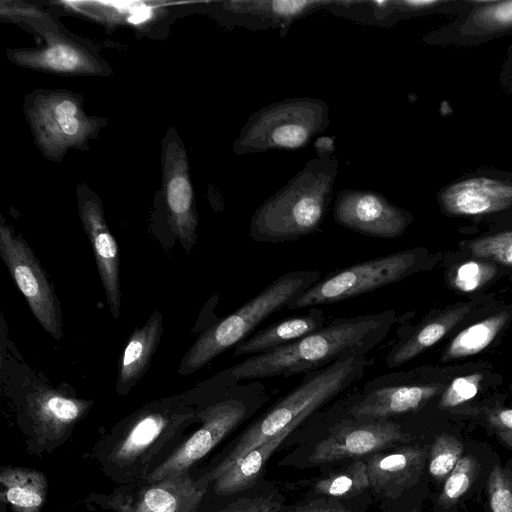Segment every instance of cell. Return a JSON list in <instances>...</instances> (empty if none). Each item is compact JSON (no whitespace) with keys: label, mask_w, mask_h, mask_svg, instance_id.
<instances>
[{"label":"cell","mask_w":512,"mask_h":512,"mask_svg":"<svg viewBox=\"0 0 512 512\" xmlns=\"http://www.w3.org/2000/svg\"><path fill=\"white\" fill-rule=\"evenodd\" d=\"M395 321L393 310L336 317L320 330L291 344L247 357L218 373L214 381L235 385L240 381L290 377L337 361L366 356L385 339Z\"/></svg>","instance_id":"1"},{"label":"cell","mask_w":512,"mask_h":512,"mask_svg":"<svg viewBox=\"0 0 512 512\" xmlns=\"http://www.w3.org/2000/svg\"><path fill=\"white\" fill-rule=\"evenodd\" d=\"M338 170L334 152H316L315 158L255 210L250 220L251 239L280 244L321 231Z\"/></svg>","instance_id":"2"},{"label":"cell","mask_w":512,"mask_h":512,"mask_svg":"<svg viewBox=\"0 0 512 512\" xmlns=\"http://www.w3.org/2000/svg\"><path fill=\"white\" fill-rule=\"evenodd\" d=\"M372 363L366 356L355 357L303 374L300 383L253 421L223 459L201 478L213 482L255 447L286 429H296L359 382Z\"/></svg>","instance_id":"3"},{"label":"cell","mask_w":512,"mask_h":512,"mask_svg":"<svg viewBox=\"0 0 512 512\" xmlns=\"http://www.w3.org/2000/svg\"><path fill=\"white\" fill-rule=\"evenodd\" d=\"M196 413L171 399L147 404L121 422L105 441L104 469L119 482L144 479L153 460Z\"/></svg>","instance_id":"4"},{"label":"cell","mask_w":512,"mask_h":512,"mask_svg":"<svg viewBox=\"0 0 512 512\" xmlns=\"http://www.w3.org/2000/svg\"><path fill=\"white\" fill-rule=\"evenodd\" d=\"M321 279L317 270H294L279 276L233 313L203 332L184 355L178 372L189 375L246 340L274 312Z\"/></svg>","instance_id":"5"},{"label":"cell","mask_w":512,"mask_h":512,"mask_svg":"<svg viewBox=\"0 0 512 512\" xmlns=\"http://www.w3.org/2000/svg\"><path fill=\"white\" fill-rule=\"evenodd\" d=\"M265 399L266 387L260 380L225 385L223 397L197 412L200 427L149 472L144 478L146 483L188 472L190 467L260 408Z\"/></svg>","instance_id":"6"},{"label":"cell","mask_w":512,"mask_h":512,"mask_svg":"<svg viewBox=\"0 0 512 512\" xmlns=\"http://www.w3.org/2000/svg\"><path fill=\"white\" fill-rule=\"evenodd\" d=\"M329 123V106L323 100L296 97L275 102L248 118L234 142V152L244 155L303 148Z\"/></svg>","instance_id":"7"},{"label":"cell","mask_w":512,"mask_h":512,"mask_svg":"<svg viewBox=\"0 0 512 512\" xmlns=\"http://www.w3.org/2000/svg\"><path fill=\"white\" fill-rule=\"evenodd\" d=\"M422 262V252L411 249L356 263L321 278L285 308H311L352 299L399 282L418 271Z\"/></svg>","instance_id":"8"},{"label":"cell","mask_w":512,"mask_h":512,"mask_svg":"<svg viewBox=\"0 0 512 512\" xmlns=\"http://www.w3.org/2000/svg\"><path fill=\"white\" fill-rule=\"evenodd\" d=\"M0 256L39 324L59 340L62 317L54 288L25 239L4 222L0 225Z\"/></svg>","instance_id":"9"},{"label":"cell","mask_w":512,"mask_h":512,"mask_svg":"<svg viewBox=\"0 0 512 512\" xmlns=\"http://www.w3.org/2000/svg\"><path fill=\"white\" fill-rule=\"evenodd\" d=\"M402 373L378 376L347 397V417L355 420H383L421 408L444 388L439 383L409 381Z\"/></svg>","instance_id":"10"},{"label":"cell","mask_w":512,"mask_h":512,"mask_svg":"<svg viewBox=\"0 0 512 512\" xmlns=\"http://www.w3.org/2000/svg\"><path fill=\"white\" fill-rule=\"evenodd\" d=\"M408 438L402 427L389 419L362 421L344 417L332 425L326 437L316 444L309 462L320 465L368 456Z\"/></svg>","instance_id":"11"},{"label":"cell","mask_w":512,"mask_h":512,"mask_svg":"<svg viewBox=\"0 0 512 512\" xmlns=\"http://www.w3.org/2000/svg\"><path fill=\"white\" fill-rule=\"evenodd\" d=\"M334 221L359 234L393 239L401 236L411 222V215L371 190L339 191L333 204Z\"/></svg>","instance_id":"12"},{"label":"cell","mask_w":512,"mask_h":512,"mask_svg":"<svg viewBox=\"0 0 512 512\" xmlns=\"http://www.w3.org/2000/svg\"><path fill=\"white\" fill-rule=\"evenodd\" d=\"M209 484L188 474L147 483L136 490L116 495L115 512H196Z\"/></svg>","instance_id":"13"},{"label":"cell","mask_w":512,"mask_h":512,"mask_svg":"<svg viewBox=\"0 0 512 512\" xmlns=\"http://www.w3.org/2000/svg\"><path fill=\"white\" fill-rule=\"evenodd\" d=\"M92 401L79 399L50 387L27 395L26 408L36 433L50 441L62 439L89 411Z\"/></svg>","instance_id":"14"},{"label":"cell","mask_w":512,"mask_h":512,"mask_svg":"<svg viewBox=\"0 0 512 512\" xmlns=\"http://www.w3.org/2000/svg\"><path fill=\"white\" fill-rule=\"evenodd\" d=\"M427 459V450L419 446L365 456L370 487L383 497L395 499L420 480Z\"/></svg>","instance_id":"15"},{"label":"cell","mask_w":512,"mask_h":512,"mask_svg":"<svg viewBox=\"0 0 512 512\" xmlns=\"http://www.w3.org/2000/svg\"><path fill=\"white\" fill-rule=\"evenodd\" d=\"M81 221L90 240L98 273L113 318L120 316L121 289L119 250L111 234L101 207L94 201H86L80 207Z\"/></svg>","instance_id":"16"},{"label":"cell","mask_w":512,"mask_h":512,"mask_svg":"<svg viewBox=\"0 0 512 512\" xmlns=\"http://www.w3.org/2000/svg\"><path fill=\"white\" fill-rule=\"evenodd\" d=\"M33 122L40 143L50 149L78 143L89 131L77 102L67 95L42 99L34 109Z\"/></svg>","instance_id":"17"},{"label":"cell","mask_w":512,"mask_h":512,"mask_svg":"<svg viewBox=\"0 0 512 512\" xmlns=\"http://www.w3.org/2000/svg\"><path fill=\"white\" fill-rule=\"evenodd\" d=\"M440 202L454 215H482L498 212L512 204V185L487 177H473L444 189Z\"/></svg>","instance_id":"18"},{"label":"cell","mask_w":512,"mask_h":512,"mask_svg":"<svg viewBox=\"0 0 512 512\" xmlns=\"http://www.w3.org/2000/svg\"><path fill=\"white\" fill-rule=\"evenodd\" d=\"M163 333V317L154 311L131 333L119 360L116 390L126 395L147 372Z\"/></svg>","instance_id":"19"},{"label":"cell","mask_w":512,"mask_h":512,"mask_svg":"<svg viewBox=\"0 0 512 512\" xmlns=\"http://www.w3.org/2000/svg\"><path fill=\"white\" fill-rule=\"evenodd\" d=\"M326 325L324 312L311 307L303 315L293 316L258 330L235 346L234 355L253 356L291 344Z\"/></svg>","instance_id":"20"},{"label":"cell","mask_w":512,"mask_h":512,"mask_svg":"<svg viewBox=\"0 0 512 512\" xmlns=\"http://www.w3.org/2000/svg\"><path fill=\"white\" fill-rule=\"evenodd\" d=\"M470 311L467 305H458L430 317L411 332H405L385 356L389 369L397 368L419 356L440 341Z\"/></svg>","instance_id":"21"},{"label":"cell","mask_w":512,"mask_h":512,"mask_svg":"<svg viewBox=\"0 0 512 512\" xmlns=\"http://www.w3.org/2000/svg\"><path fill=\"white\" fill-rule=\"evenodd\" d=\"M294 430L289 428L280 432L237 460L213 481L215 493L227 496L254 486L273 451Z\"/></svg>","instance_id":"22"},{"label":"cell","mask_w":512,"mask_h":512,"mask_svg":"<svg viewBox=\"0 0 512 512\" xmlns=\"http://www.w3.org/2000/svg\"><path fill=\"white\" fill-rule=\"evenodd\" d=\"M0 483L13 512H39L46 501L48 480L36 469L2 467Z\"/></svg>","instance_id":"23"},{"label":"cell","mask_w":512,"mask_h":512,"mask_svg":"<svg viewBox=\"0 0 512 512\" xmlns=\"http://www.w3.org/2000/svg\"><path fill=\"white\" fill-rule=\"evenodd\" d=\"M166 200L175 234L187 251L195 243L197 216L193 207V190L185 169H174L167 176Z\"/></svg>","instance_id":"24"},{"label":"cell","mask_w":512,"mask_h":512,"mask_svg":"<svg viewBox=\"0 0 512 512\" xmlns=\"http://www.w3.org/2000/svg\"><path fill=\"white\" fill-rule=\"evenodd\" d=\"M509 319L502 311L462 330L447 346L442 360L448 361L475 355L484 350Z\"/></svg>","instance_id":"25"},{"label":"cell","mask_w":512,"mask_h":512,"mask_svg":"<svg viewBox=\"0 0 512 512\" xmlns=\"http://www.w3.org/2000/svg\"><path fill=\"white\" fill-rule=\"evenodd\" d=\"M370 487L364 459L351 463L342 470L319 479L313 489L316 493L333 498H348Z\"/></svg>","instance_id":"26"},{"label":"cell","mask_w":512,"mask_h":512,"mask_svg":"<svg viewBox=\"0 0 512 512\" xmlns=\"http://www.w3.org/2000/svg\"><path fill=\"white\" fill-rule=\"evenodd\" d=\"M20 57L25 63L56 72H78L89 67L88 58L79 49L61 42H55L38 53H24Z\"/></svg>","instance_id":"27"},{"label":"cell","mask_w":512,"mask_h":512,"mask_svg":"<svg viewBox=\"0 0 512 512\" xmlns=\"http://www.w3.org/2000/svg\"><path fill=\"white\" fill-rule=\"evenodd\" d=\"M462 455L463 445L457 438L448 434L437 436L428 454L429 473L438 482L444 481Z\"/></svg>","instance_id":"28"},{"label":"cell","mask_w":512,"mask_h":512,"mask_svg":"<svg viewBox=\"0 0 512 512\" xmlns=\"http://www.w3.org/2000/svg\"><path fill=\"white\" fill-rule=\"evenodd\" d=\"M477 469L478 464L473 456H463L444 480L438 500L439 505L445 508L455 505L471 488Z\"/></svg>","instance_id":"29"},{"label":"cell","mask_w":512,"mask_h":512,"mask_svg":"<svg viewBox=\"0 0 512 512\" xmlns=\"http://www.w3.org/2000/svg\"><path fill=\"white\" fill-rule=\"evenodd\" d=\"M469 248L476 257L512 266V231L478 238L470 243Z\"/></svg>","instance_id":"30"},{"label":"cell","mask_w":512,"mask_h":512,"mask_svg":"<svg viewBox=\"0 0 512 512\" xmlns=\"http://www.w3.org/2000/svg\"><path fill=\"white\" fill-rule=\"evenodd\" d=\"M491 512H512V472L495 465L487 482Z\"/></svg>","instance_id":"31"},{"label":"cell","mask_w":512,"mask_h":512,"mask_svg":"<svg viewBox=\"0 0 512 512\" xmlns=\"http://www.w3.org/2000/svg\"><path fill=\"white\" fill-rule=\"evenodd\" d=\"M497 269L492 264L480 261H467L461 264L453 278V286L461 292H474L489 282Z\"/></svg>","instance_id":"32"},{"label":"cell","mask_w":512,"mask_h":512,"mask_svg":"<svg viewBox=\"0 0 512 512\" xmlns=\"http://www.w3.org/2000/svg\"><path fill=\"white\" fill-rule=\"evenodd\" d=\"M471 20L474 26L484 30L512 27V1L488 2L473 13Z\"/></svg>","instance_id":"33"},{"label":"cell","mask_w":512,"mask_h":512,"mask_svg":"<svg viewBox=\"0 0 512 512\" xmlns=\"http://www.w3.org/2000/svg\"><path fill=\"white\" fill-rule=\"evenodd\" d=\"M482 379L483 375L481 373L455 378L443 391L438 405L439 408L456 407L474 398L479 391Z\"/></svg>","instance_id":"34"},{"label":"cell","mask_w":512,"mask_h":512,"mask_svg":"<svg viewBox=\"0 0 512 512\" xmlns=\"http://www.w3.org/2000/svg\"><path fill=\"white\" fill-rule=\"evenodd\" d=\"M280 504L268 497L240 498L218 512H279Z\"/></svg>","instance_id":"35"},{"label":"cell","mask_w":512,"mask_h":512,"mask_svg":"<svg viewBox=\"0 0 512 512\" xmlns=\"http://www.w3.org/2000/svg\"><path fill=\"white\" fill-rule=\"evenodd\" d=\"M488 421L498 437L512 447V408H502L491 412Z\"/></svg>","instance_id":"36"},{"label":"cell","mask_w":512,"mask_h":512,"mask_svg":"<svg viewBox=\"0 0 512 512\" xmlns=\"http://www.w3.org/2000/svg\"><path fill=\"white\" fill-rule=\"evenodd\" d=\"M280 512V511H279ZM283 512H350L336 501L324 498L308 501Z\"/></svg>","instance_id":"37"},{"label":"cell","mask_w":512,"mask_h":512,"mask_svg":"<svg viewBox=\"0 0 512 512\" xmlns=\"http://www.w3.org/2000/svg\"><path fill=\"white\" fill-rule=\"evenodd\" d=\"M152 14L151 7L142 3H133L128 21L132 24H139L147 20Z\"/></svg>","instance_id":"38"},{"label":"cell","mask_w":512,"mask_h":512,"mask_svg":"<svg viewBox=\"0 0 512 512\" xmlns=\"http://www.w3.org/2000/svg\"><path fill=\"white\" fill-rule=\"evenodd\" d=\"M410 512H418V510H417V509H414V510H412V511H410Z\"/></svg>","instance_id":"39"}]
</instances>
